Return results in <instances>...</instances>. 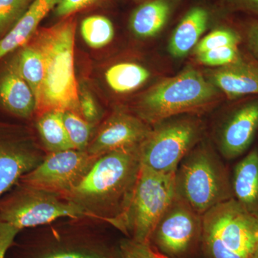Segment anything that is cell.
<instances>
[{
	"mask_svg": "<svg viewBox=\"0 0 258 258\" xmlns=\"http://www.w3.org/2000/svg\"><path fill=\"white\" fill-rule=\"evenodd\" d=\"M76 20L64 18L50 28L37 30L30 41L41 54L44 77L36 111L80 113L79 90L74 69V42Z\"/></svg>",
	"mask_w": 258,
	"mask_h": 258,
	"instance_id": "1",
	"label": "cell"
},
{
	"mask_svg": "<svg viewBox=\"0 0 258 258\" xmlns=\"http://www.w3.org/2000/svg\"><path fill=\"white\" fill-rule=\"evenodd\" d=\"M139 147L117 149L97 158L68 194L71 201L85 208L86 205L98 203L119 210L120 215L130 201L142 167Z\"/></svg>",
	"mask_w": 258,
	"mask_h": 258,
	"instance_id": "2",
	"label": "cell"
},
{
	"mask_svg": "<svg viewBox=\"0 0 258 258\" xmlns=\"http://www.w3.org/2000/svg\"><path fill=\"white\" fill-rule=\"evenodd\" d=\"M221 94L205 74L188 66L149 88L139 99L137 111L139 118L153 125L176 115L207 109Z\"/></svg>",
	"mask_w": 258,
	"mask_h": 258,
	"instance_id": "3",
	"label": "cell"
},
{
	"mask_svg": "<svg viewBox=\"0 0 258 258\" xmlns=\"http://www.w3.org/2000/svg\"><path fill=\"white\" fill-rule=\"evenodd\" d=\"M176 195L200 216L234 198L223 163L205 142H200L181 160L175 172Z\"/></svg>",
	"mask_w": 258,
	"mask_h": 258,
	"instance_id": "4",
	"label": "cell"
},
{
	"mask_svg": "<svg viewBox=\"0 0 258 258\" xmlns=\"http://www.w3.org/2000/svg\"><path fill=\"white\" fill-rule=\"evenodd\" d=\"M201 243L209 258H250L258 245V215L235 198L202 216Z\"/></svg>",
	"mask_w": 258,
	"mask_h": 258,
	"instance_id": "5",
	"label": "cell"
},
{
	"mask_svg": "<svg viewBox=\"0 0 258 258\" xmlns=\"http://www.w3.org/2000/svg\"><path fill=\"white\" fill-rule=\"evenodd\" d=\"M175 198V173L158 172L142 165L128 205L109 222L132 240L150 242L156 226Z\"/></svg>",
	"mask_w": 258,
	"mask_h": 258,
	"instance_id": "6",
	"label": "cell"
},
{
	"mask_svg": "<svg viewBox=\"0 0 258 258\" xmlns=\"http://www.w3.org/2000/svg\"><path fill=\"white\" fill-rule=\"evenodd\" d=\"M201 120L191 114L171 117L153 125L140 144L142 165L161 173H175L186 154L200 142Z\"/></svg>",
	"mask_w": 258,
	"mask_h": 258,
	"instance_id": "7",
	"label": "cell"
},
{
	"mask_svg": "<svg viewBox=\"0 0 258 258\" xmlns=\"http://www.w3.org/2000/svg\"><path fill=\"white\" fill-rule=\"evenodd\" d=\"M56 195L26 187L2 207L0 221L20 231L46 225L62 217L80 218L91 215L82 205L74 201H62Z\"/></svg>",
	"mask_w": 258,
	"mask_h": 258,
	"instance_id": "8",
	"label": "cell"
},
{
	"mask_svg": "<svg viewBox=\"0 0 258 258\" xmlns=\"http://www.w3.org/2000/svg\"><path fill=\"white\" fill-rule=\"evenodd\" d=\"M202 232V216L176 195L156 226L150 243L169 258H181L201 242Z\"/></svg>",
	"mask_w": 258,
	"mask_h": 258,
	"instance_id": "9",
	"label": "cell"
},
{
	"mask_svg": "<svg viewBox=\"0 0 258 258\" xmlns=\"http://www.w3.org/2000/svg\"><path fill=\"white\" fill-rule=\"evenodd\" d=\"M97 157L87 151L70 149L50 153L21 178L26 187L68 195L89 170Z\"/></svg>",
	"mask_w": 258,
	"mask_h": 258,
	"instance_id": "10",
	"label": "cell"
},
{
	"mask_svg": "<svg viewBox=\"0 0 258 258\" xmlns=\"http://www.w3.org/2000/svg\"><path fill=\"white\" fill-rule=\"evenodd\" d=\"M152 128L139 116L115 112L102 126L87 152L98 158L117 149L140 145Z\"/></svg>",
	"mask_w": 258,
	"mask_h": 258,
	"instance_id": "11",
	"label": "cell"
},
{
	"mask_svg": "<svg viewBox=\"0 0 258 258\" xmlns=\"http://www.w3.org/2000/svg\"><path fill=\"white\" fill-rule=\"evenodd\" d=\"M258 131V98L241 103L227 117L219 132L217 144L222 155L235 159L250 147Z\"/></svg>",
	"mask_w": 258,
	"mask_h": 258,
	"instance_id": "12",
	"label": "cell"
},
{
	"mask_svg": "<svg viewBox=\"0 0 258 258\" xmlns=\"http://www.w3.org/2000/svg\"><path fill=\"white\" fill-rule=\"evenodd\" d=\"M207 79L230 99L247 95H258V61L241 56L235 62L223 67L208 69Z\"/></svg>",
	"mask_w": 258,
	"mask_h": 258,
	"instance_id": "13",
	"label": "cell"
},
{
	"mask_svg": "<svg viewBox=\"0 0 258 258\" xmlns=\"http://www.w3.org/2000/svg\"><path fill=\"white\" fill-rule=\"evenodd\" d=\"M40 162L23 141L0 134V198Z\"/></svg>",
	"mask_w": 258,
	"mask_h": 258,
	"instance_id": "14",
	"label": "cell"
},
{
	"mask_svg": "<svg viewBox=\"0 0 258 258\" xmlns=\"http://www.w3.org/2000/svg\"><path fill=\"white\" fill-rule=\"evenodd\" d=\"M0 106L20 118H28L36 111L33 93L19 72L13 57L0 73Z\"/></svg>",
	"mask_w": 258,
	"mask_h": 258,
	"instance_id": "15",
	"label": "cell"
},
{
	"mask_svg": "<svg viewBox=\"0 0 258 258\" xmlns=\"http://www.w3.org/2000/svg\"><path fill=\"white\" fill-rule=\"evenodd\" d=\"M58 0H33L25 14L14 27L0 40V61L28 43L42 20Z\"/></svg>",
	"mask_w": 258,
	"mask_h": 258,
	"instance_id": "16",
	"label": "cell"
},
{
	"mask_svg": "<svg viewBox=\"0 0 258 258\" xmlns=\"http://www.w3.org/2000/svg\"><path fill=\"white\" fill-rule=\"evenodd\" d=\"M206 8L196 6L188 10L171 33L168 50L173 57L183 58L194 50L210 24Z\"/></svg>",
	"mask_w": 258,
	"mask_h": 258,
	"instance_id": "17",
	"label": "cell"
},
{
	"mask_svg": "<svg viewBox=\"0 0 258 258\" xmlns=\"http://www.w3.org/2000/svg\"><path fill=\"white\" fill-rule=\"evenodd\" d=\"M180 0H148L134 10L129 19V28L141 39L156 37L169 22Z\"/></svg>",
	"mask_w": 258,
	"mask_h": 258,
	"instance_id": "18",
	"label": "cell"
},
{
	"mask_svg": "<svg viewBox=\"0 0 258 258\" xmlns=\"http://www.w3.org/2000/svg\"><path fill=\"white\" fill-rule=\"evenodd\" d=\"M234 198L258 215V151H251L235 166L232 181Z\"/></svg>",
	"mask_w": 258,
	"mask_h": 258,
	"instance_id": "19",
	"label": "cell"
},
{
	"mask_svg": "<svg viewBox=\"0 0 258 258\" xmlns=\"http://www.w3.org/2000/svg\"><path fill=\"white\" fill-rule=\"evenodd\" d=\"M150 71L142 64L132 62H118L107 70L105 79L115 93L133 92L151 78Z\"/></svg>",
	"mask_w": 258,
	"mask_h": 258,
	"instance_id": "20",
	"label": "cell"
},
{
	"mask_svg": "<svg viewBox=\"0 0 258 258\" xmlns=\"http://www.w3.org/2000/svg\"><path fill=\"white\" fill-rule=\"evenodd\" d=\"M37 127L44 145L50 153L75 149L64 127L63 112L50 111L42 113Z\"/></svg>",
	"mask_w": 258,
	"mask_h": 258,
	"instance_id": "21",
	"label": "cell"
},
{
	"mask_svg": "<svg viewBox=\"0 0 258 258\" xmlns=\"http://www.w3.org/2000/svg\"><path fill=\"white\" fill-rule=\"evenodd\" d=\"M13 57L19 72L31 88L37 101L44 77L43 60L40 51L33 44L28 42L17 50Z\"/></svg>",
	"mask_w": 258,
	"mask_h": 258,
	"instance_id": "22",
	"label": "cell"
},
{
	"mask_svg": "<svg viewBox=\"0 0 258 258\" xmlns=\"http://www.w3.org/2000/svg\"><path fill=\"white\" fill-rule=\"evenodd\" d=\"M81 32L88 46L102 48L111 43L115 35L114 27L111 20L103 15H91L83 20Z\"/></svg>",
	"mask_w": 258,
	"mask_h": 258,
	"instance_id": "23",
	"label": "cell"
},
{
	"mask_svg": "<svg viewBox=\"0 0 258 258\" xmlns=\"http://www.w3.org/2000/svg\"><path fill=\"white\" fill-rule=\"evenodd\" d=\"M36 258H121L120 252L113 253L99 246L66 245L50 249Z\"/></svg>",
	"mask_w": 258,
	"mask_h": 258,
	"instance_id": "24",
	"label": "cell"
},
{
	"mask_svg": "<svg viewBox=\"0 0 258 258\" xmlns=\"http://www.w3.org/2000/svg\"><path fill=\"white\" fill-rule=\"evenodd\" d=\"M63 122L74 149L85 151L89 144L92 124L86 121L80 113L71 111L63 112Z\"/></svg>",
	"mask_w": 258,
	"mask_h": 258,
	"instance_id": "25",
	"label": "cell"
},
{
	"mask_svg": "<svg viewBox=\"0 0 258 258\" xmlns=\"http://www.w3.org/2000/svg\"><path fill=\"white\" fill-rule=\"evenodd\" d=\"M242 40L240 34L233 29L220 28L210 32L202 37L196 47L194 48V55L206 51L227 46H238Z\"/></svg>",
	"mask_w": 258,
	"mask_h": 258,
	"instance_id": "26",
	"label": "cell"
},
{
	"mask_svg": "<svg viewBox=\"0 0 258 258\" xmlns=\"http://www.w3.org/2000/svg\"><path fill=\"white\" fill-rule=\"evenodd\" d=\"M33 0H0V40L25 14Z\"/></svg>",
	"mask_w": 258,
	"mask_h": 258,
	"instance_id": "27",
	"label": "cell"
},
{
	"mask_svg": "<svg viewBox=\"0 0 258 258\" xmlns=\"http://www.w3.org/2000/svg\"><path fill=\"white\" fill-rule=\"evenodd\" d=\"M242 56L238 46L219 47L195 55L199 63L211 69L223 67L235 62Z\"/></svg>",
	"mask_w": 258,
	"mask_h": 258,
	"instance_id": "28",
	"label": "cell"
},
{
	"mask_svg": "<svg viewBox=\"0 0 258 258\" xmlns=\"http://www.w3.org/2000/svg\"><path fill=\"white\" fill-rule=\"evenodd\" d=\"M121 258H169L157 250L150 242H140L126 239L120 243Z\"/></svg>",
	"mask_w": 258,
	"mask_h": 258,
	"instance_id": "29",
	"label": "cell"
},
{
	"mask_svg": "<svg viewBox=\"0 0 258 258\" xmlns=\"http://www.w3.org/2000/svg\"><path fill=\"white\" fill-rule=\"evenodd\" d=\"M80 114L88 123L93 124L99 120L101 113L91 93L83 88L79 92Z\"/></svg>",
	"mask_w": 258,
	"mask_h": 258,
	"instance_id": "30",
	"label": "cell"
},
{
	"mask_svg": "<svg viewBox=\"0 0 258 258\" xmlns=\"http://www.w3.org/2000/svg\"><path fill=\"white\" fill-rule=\"evenodd\" d=\"M101 1L102 0H58L54 8L55 14L59 18H69Z\"/></svg>",
	"mask_w": 258,
	"mask_h": 258,
	"instance_id": "31",
	"label": "cell"
},
{
	"mask_svg": "<svg viewBox=\"0 0 258 258\" xmlns=\"http://www.w3.org/2000/svg\"><path fill=\"white\" fill-rule=\"evenodd\" d=\"M19 232L20 230L13 225L0 221V258L6 257L7 252Z\"/></svg>",
	"mask_w": 258,
	"mask_h": 258,
	"instance_id": "32",
	"label": "cell"
},
{
	"mask_svg": "<svg viewBox=\"0 0 258 258\" xmlns=\"http://www.w3.org/2000/svg\"><path fill=\"white\" fill-rule=\"evenodd\" d=\"M230 11L243 12L258 17V0H222Z\"/></svg>",
	"mask_w": 258,
	"mask_h": 258,
	"instance_id": "33",
	"label": "cell"
},
{
	"mask_svg": "<svg viewBox=\"0 0 258 258\" xmlns=\"http://www.w3.org/2000/svg\"><path fill=\"white\" fill-rule=\"evenodd\" d=\"M245 36L247 47L256 60L258 61V19L247 24Z\"/></svg>",
	"mask_w": 258,
	"mask_h": 258,
	"instance_id": "34",
	"label": "cell"
},
{
	"mask_svg": "<svg viewBox=\"0 0 258 258\" xmlns=\"http://www.w3.org/2000/svg\"><path fill=\"white\" fill-rule=\"evenodd\" d=\"M250 258H258V245L257 247H256V249H254V252L252 253Z\"/></svg>",
	"mask_w": 258,
	"mask_h": 258,
	"instance_id": "35",
	"label": "cell"
},
{
	"mask_svg": "<svg viewBox=\"0 0 258 258\" xmlns=\"http://www.w3.org/2000/svg\"><path fill=\"white\" fill-rule=\"evenodd\" d=\"M134 1L138 2V3H144V2L148 1V0H134Z\"/></svg>",
	"mask_w": 258,
	"mask_h": 258,
	"instance_id": "36",
	"label": "cell"
}]
</instances>
